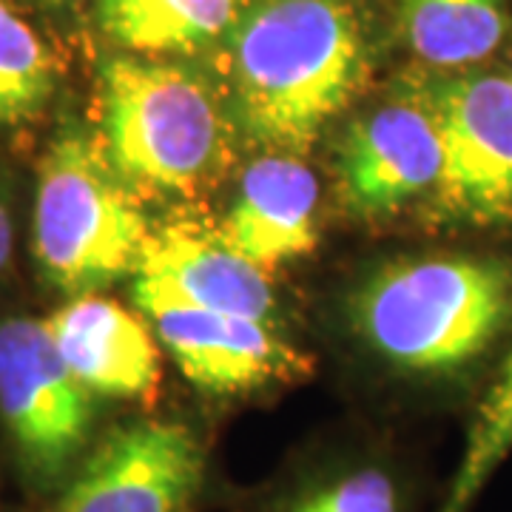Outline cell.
Wrapping results in <instances>:
<instances>
[{
	"label": "cell",
	"instance_id": "obj_6",
	"mask_svg": "<svg viewBox=\"0 0 512 512\" xmlns=\"http://www.w3.org/2000/svg\"><path fill=\"white\" fill-rule=\"evenodd\" d=\"M0 421L35 484H55L83 458L94 393L60 359L46 322H0Z\"/></svg>",
	"mask_w": 512,
	"mask_h": 512
},
{
	"label": "cell",
	"instance_id": "obj_14",
	"mask_svg": "<svg viewBox=\"0 0 512 512\" xmlns=\"http://www.w3.org/2000/svg\"><path fill=\"white\" fill-rule=\"evenodd\" d=\"M407 46L427 69H470L510 35L512 0H393Z\"/></svg>",
	"mask_w": 512,
	"mask_h": 512
},
{
	"label": "cell",
	"instance_id": "obj_3",
	"mask_svg": "<svg viewBox=\"0 0 512 512\" xmlns=\"http://www.w3.org/2000/svg\"><path fill=\"white\" fill-rule=\"evenodd\" d=\"M100 146L134 191L188 197L222 163V114L200 74L151 57L100 72Z\"/></svg>",
	"mask_w": 512,
	"mask_h": 512
},
{
	"label": "cell",
	"instance_id": "obj_2",
	"mask_svg": "<svg viewBox=\"0 0 512 512\" xmlns=\"http://www.w3.org/2000/svg\"><path fill=\"white\" fill-rule=\"evenodd\" d=\"M348 316L387 365L450 376L510 328L512 262L481 254L402 259L367 276L350 296Z\"/></svg>",
	"mask_w": 512,
	"mask_h": 512
},
{
	"label": "cell",
	"instance_id": "obj_12",
	"mask_svg": "<svg viewBox=\"0 0 512 512\" xmlns=\"http://www.w3.org/2000/svg\"><path fill=\"white\" fill-rule=\"evenodd\" d=\"M46 330L74 379L94 396L137 399L160 382V353L148 328L106 296H74L46 319Z\"/></svg>",
	"mask_w": 512,
	"mask_h": 512
},
{
	"label": "cell",
	"instance_id": "obj_9",
	"mask_svg": "<svg viewBox=\"0 0 512 512\" xmlns=\"http://www.w3.org/2000/svg\"><path fill=\"white\" fill-rule=\"evenodd\" d=\"M441 140L430 109L407 83L387 106L356 117L336 148V183L353 214L382 217L436 194Z\"/></svg>",
	"mask_w": 512,
	"mask_h": 512
},
{
	"label": "cell",
	"instance_id": "obj_16",
	"mask_svg": "<svg viewBox=\"0 0 512 512\" xmlns=\"http://www.w3.org/2000/svg\"><path fill=\"white\" fill-rule=\"evenodd\" d=\"M55 60L37 32L0 0V126H20L46 109Z\"/></svg>",
	"mask_w": 512,
	"mask_h": 512
},
{
	"label": "cell",
	"instance_id": "obj_8",
	"mask_svg": "<svg viewBox=\"0 0 512 512\" xmlns=\"http://www.w3.org/2000/svg\"><path fill=\"white\" fill-rule=\"evenodd\" d=\"M131 296L185 379L205 393H254L299 370V353L279 336L276 325L200 308L148 276H134Z\"/></svg>",
	"mask_w": 512,
	"mask_h": 512
},
{
	"label": "cell",
	"instance_id": "obj_13",
	"mask_svg": "<svg viewBox=\"0 0 512 512\" xmlns=\"http://www.w3.org/2000/svg\"><path fill=\"white\" fill-rule=\"evenodd\" d=\"M251 0H97L100 29L137 55H197L220 46Z\"/></svg>",
	"mask_w": 512,
	"mask_h": 512
},
{
	"label": "cell",
	"instance_id": "obj_1",
	"mask_svg": "<svg viewBox=\"0 0 512 512\" xmlns=\"http://www.w3.org/2000/svg\"><path fill=\"white\" fill-rule=\"evenodd\" d=\"M367 74L353 0H251L228 35L237 123L256 143L302 157Z\"/></svg>",
	"mask_w": 512,
	"mask_h": 512
},
{
	"label": "cell",
	"instance_id": "obj_17",
	"mask_svg": "<svg viewBox=\"0 0 512 512\" xmlns=\"http://www.w3.org/2000/svg\"><path fill=\"white\" fill-rule=\"evenodd\" d=\"M285 512H402V493L382 467H353L308 487Z\"/></svg>",
	"mask_w": 512,
	"mask_h": 512
},
{
	"label": "cell",
	"instance_id": "obj_4",
	"mask_svg": "<svg viewBox=\"0 0 512 512\" xmlns=\"http://www.w3.org/2000/svg\"><path fill=\"white\" fill-rule=\"evenodd\" d=\"M151 234L134 188L100 140L63 128L40 163L32 251L43 279L83 296L134 274Z\"/></svg>",
	"mask_w": 512,
	"mask_h": 512
},
{
	"label": "cell",
	"instance_id": "obj_10",
	"mask_svg": "<svg viewBox=\"0 0 512 512\" xmlns=\"http://www.w3.org/2000/svg\"><path fill=\"white\" fill-rule=\"evenodd\" d=\"M134 276H148L200 308L276 322V296L265 268L237 254L220 228L174 222L151 231Z\"/></svg>",
	"mask_w": 512,
	"mask_h": 512
},
{
	"label": "cell",
	"instance_id": "obj_7",
	"mask_svg": "<svg viewBox=\"0 0 512 512\" xmlns=\"http://www.w3.org/2000/svg\"><path fill=\"white\" fill-rule=\"evenodd\" d=\"M205 484V450L180 421L111 430L77 461L52 512H188Z\"/></svg>",
	"mask_w": 512,
	"mask_h": 512
},
{
	"label": "cell",
	"instance_id": "obj_18",
	"mask_svg": "<svg viewBox=\"0 0 512 512\" xmlns=\"http://www.w3.org/2000/svg\"><path fill=\"white\" fill-rule=\"evenodd\" d=\"M9 256H12V217H9L6 202L0 197V271L6 268Z\"/></svg>",
	"mask_w": 512,
	"mask_h": 512
},
{
	"label": "cell",
	"instance_id": "obj_11",
	"mask_svg": "<svg viewBox=\"0 0 512 512\" xmlns=\"http://www.w3.org/2000/svg\"><path fill=\"white\" fill-rule=\"evenodd\" d=\"M319 183L296 154H265L242 171L222 239L259 268H274L316 248Z\"/></svg>",
	"mask_w": 512,
	"mask_h": 512
},
{
	"label": "cell",
	"instance_id": "obj_15",
	"mask_svg": "<svg viewBox=\"0 0 512 512\" xmlns=\"http://www.w3.org/2000/svg\"><path fill=\"white\" fill-rule=\"evenodd\" d=\"M512 453V350L470 421L456 476L439 512H467L493 473Z\"/></svg>",
	"mask_w": 512,
	"mask_h": 512
},
{
	"label": "cell",
	"instance_id": "obj_5",
	"mask_svg": "<svg viewBox=\"0 0 512 512\" xmlns=\"http://www.w3.org/2000/svg\"><path fill=\"white\" fill-rule=\"evenodd\" d=\"M407 83L439 128L436 214L453 225L512 228V74L427 69Z\"/></svg>",
	"mask_w": 512,
	"mask_h": 512
}]
</instances>
